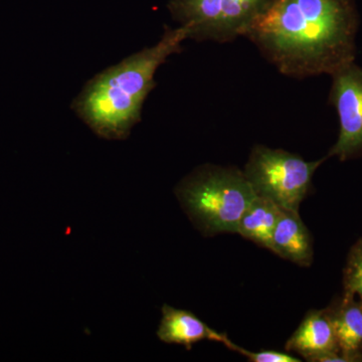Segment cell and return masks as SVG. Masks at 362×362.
Returning <instances> with one entry per match:
<instances>
[{"mask_svg":"<svg viewBox=\"0 0 362 362\" xmlns=\"http://www.w3.org/2000/svg\"><path fill=\"white\" fill-rule=\"evenodd\" d=\"M354 0H268L242 37L282 75H330L354 63Z\"/></svg>","mask_w":362,"mask_h":362,"instance_id":"1","label":"cell"},{"mask_svg":"<svg viewBox=\"0 0 362 362\" xmlns=\"http://www.w3.org/2000/svg\"><path fill=\"white\" fill-rule=\"evenodd\" d=\"M189 30L166 28L156 45L146 47L92 78L73 104L74 110L100 137L122 140L140 121L145 100L156 87L157 69L181 52Z\"/></svg>","mask_w":362,"mask_h":362,"instance_id":"2","label":"cell"},{"mask_svg":"<svg viewBox=\"0 0 362 362\" xmlns=\"http://www.w3.org/2000/svg\"><path fill=\"white\" fill-rule=\"evenodd\" d=\"M175 194L204 237L238 233L243 214L257 197L244 171L204 164L183 178Z\"/></svg>","mask_w":362,"mask_h":362,"instance_id":"3","label":"cell"},{"mask_svg":"<svg viewBox=\"0 0 362 362\" xmlns=\"http://www.w3.org/2000/svg\"><path fill=\"white\" fill-rule=\"evenodd\" d=\"M326 158L306 161L291 152L259 144L252 147L244 173L257 195L284 211L299 214L314 173Z\"/></svg>","mask_w":362,"mask_h":362,"instance_id":"4","label":"cell"},{"mask_svg":"<svg viewBox=\"0 0 362 362\" xmlns=\"http://www.w3.org/2000/svg\"><path fill=\"white\" fill-rule=\"evenodd\" d=\"M268 0H169L173 20L189 30V39L226 44L245 28Z\"/></svg>","mask_w":362,"mask_h":362,"instance_id":"5","label":"cell"},{"mask_svg":"<svg viewBox=\"0 0 362 362\" xmlns=\"http://www.w3.org/2000/svg\"><path fill=\"white\" fill-rule=\"evenodd\" d=\"M331 77L329 102L339 119V135L327 157L344 161L362 154V68L349 64Z\"/></svg>","mask_w":362,"mask_h":362,"instance_id":"6","label":"cell"},{"mask_svg":"<svg viewBox=\"0 0 362 362\" xmlns=\"http://www.w3.org/2000/svg\"><path fill=\"white\" fill-rule=\"evenodd\" d=\"M286 350L297 352L308 361L322 362L329 354H340L327 309L309 311L286 343Z\"/></svg>","mask_w":362,"mask_h":362,"instance_id":"7","label":"cell"},{"mask_svg":"<svg viewBox=\"0 0 362 362\" xmlns=\"http://www.w3.org/2000/svg\"><path fill=\"white\" fill-rule=\"evenodd\" d=\"M161 311L162 318L157 330V337L162 342L182 345L190 350L202 340L221 343L225 340V333L211 329L192 312L173 308L168 304L163 305Z\"/></svg>","mask_w":362,"mask_h":362,"instance_id":"8","label":"cell"},{"mask_svg":"<svg viewBox=\"0 0 362 362\" xmlns=\"http://www.w3.org/2000/svg\"><path fill=\"white\" fill-rule=\"evenodd\" d=\"M270 251L298 265H310L313 259L310 233L299 214L282 211L274 230Z\"/></svg>","mask_w":362,"mask_h":362,"instance_id":"9","label":"cell"},{"mask_svg":"<svg viewBox=\"0 0 362 362\" xmlns=\"http://www.w3.org/2000/svg\"><path fill=\"white\" fill-rule=\"evenodd\" d=\"M337 337L338 349L347 361L362 359V304L344 293L341 301L327 309Z\"/></svg>","mask_w":362,"mask_h":362,"instance_id":"10","label":"cell"},{"mask_svg":"<svg viewBox=\"0 0 362 362\" xmlns=\"http://www.w3.org/2000/svg\"><path fill=\"white\" fill-rule=\"evenodd\" d=\"M284 209L257 195L240 218L238 233L259 246L271 249L272 237Z\"/></svg>","mask_w":362,"mask_h":362,"instance_id":"11","label":"cell"},{"mask_svg":"<svg viewBox=\"0 0 362 362\" xmlns=\"http://www.w3.org/2000/svg\"><path fill=\"white\" fill-rule=\"evenodd\" d=\"M344 290L346 294L358 295L362 299V239L354 245L347 258Z\"/></svg>","mask_w":362,"mask_h":362,"instance_id":"12","label":"cell"},{"mask_svg":"<svg viewBox=\"0 0 362 362\" xmlns=\"http://www.w3.org/2000/svg\"><path fill=\"white\" fill-rule=\"evenodd\" d=\"M223 344H225L228 349L233 351L239 352L247 357L252 362H298L300 361L296 357L285 354V352L275 351V350H263V351H250L245 349H242L239 345L230 341L228 337H226Z\"/></svg>","mask_w":362,"mask_h":362,"instance_id":"13","label":"cell"},{"mask_svg":"<svg viewBox=\"0 0 362 362\" xmlns=\"http://www.w3.org/2000/svg\"><path fill=\"white\" fill-rule=\"evenodd\" d=\"M361 304H362V299H361Z\"/></svg>","mask_w":362,"mask_h":362,"instance_id":"14","label":"cell"}]
</instances>
